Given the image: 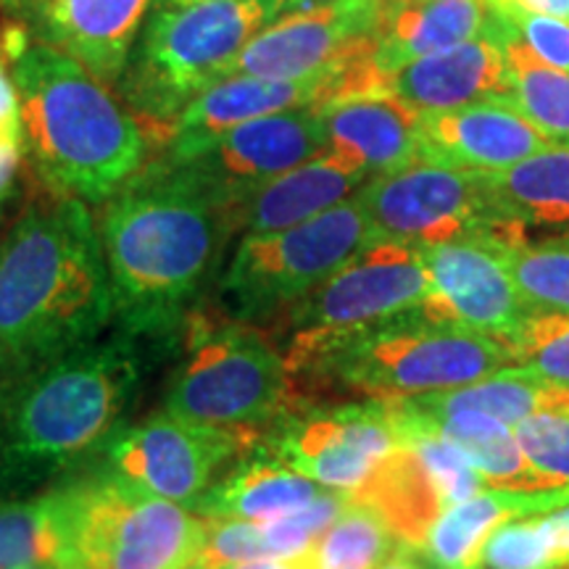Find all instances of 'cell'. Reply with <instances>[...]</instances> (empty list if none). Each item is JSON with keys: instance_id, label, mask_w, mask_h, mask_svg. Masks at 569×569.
I'll use <instances>...</instances> for the list:
<instances>
[{"instance_id": "1", "label": "cell", "mask_w": 569, "mask_h": 569, "mask_svg": "<svg viewBox=\"0 0 569 569\" xmlns=\"http://www.w3.org/2000/svg\"><path fill=\"white\" fill-rule=\"evenodd\" d=\"M113 298L88 203L48 193L0 240V377L101 338Z\"/></svg>"}, {"instance_id": "2", "label": "cell", "mask_w": 569, "mask_h": 569, "mask_svg": "<svg viewBox=\"0 0 569 569\" xmlns=\"http://www.w3.org/2000/svg\"><path fill=\"white\" fill-rule=\"evenodd\" d=\"M98 232L124 336L163 338L203 288L230 222L201 182L159 163L106 201Z\"/></svg>"}, {"instance_id": "3", "label": "cell", "mask_w": 569, "mask_h": 569, "mask_svg": "<svg viewBox=\"0 0 569 569\" xmlns=\"http://www.w3.org/2000/svg\"><path fill=\"white\" fill-rule=\"evenodd\" d=\"M24 159L48 193L106 203L142 172L146 134L101 80L46 42L11 61Z\"/></svg>"}, {"instance_id": "4", "label": "cell", "mask_w": 569, "mask_h": 569, "mask_svg": "<svg viewBox=\"0 0 569 569\" xmlns=\"http://www.w3.org/2000/svg\"><path fill=\"white\" fill-rule=\"evenodd\" d=\"M140 386L134 338L117 336L0 377V482L42 480L119 432Z\"/></svg>"}, {"instance_id": "5", "label": "cell", "mask_w": 569, "mask_h": 569, "mask_svg": "<svg viewBox=\"0 0 569 569\" xmlns=\"http://www.w3.org/2000/svg\"><path fill=\"white\" fill-rule=\"evenodd\" d=\"M284 365L290 377L309 375L365 401H403L478 382L511 359L501 340L411 309L322 340Z\"/></svg>"}, {"instance_id": "6", "label": "cell", "mask_w": 569, "mask_h": 569, "mask_svg": "<svg viewBox=\"0 0 569 569\" xmlns=\"http://www.w3.org/2000/svg\"><path fill=\"white\" fill-rule=\"evenodd\" d=\"M277 0H196L153 3L117 88L132 113L167 134L184 106L213 82L267 24Z\"/></svg>"}, {"instance_id": "7", "label": "cell", "mask_w": 569, "mask_h": 569, "mask_svg": "<svg viewBox=\"0 0 569 569\" xmlns=\"http://www.w3.org/2000/svg\"><path fill=\"white\" fill-rule=\"evenodd\" d=\"M372 240L356 196L288 230L243 234L219 282V298L232 322H267L330 280Z\"/></svg>"}, {"instance_id": "8", "label": "cell", "mask_w": 569, "mask_h": 569, "mask_svg": "<svg viewBox=\"0 0 569 569\" xmlns=\"http://www.w3.org/2000/svg\"><path fill=\"white\" fill-rule=\"evenodd\" d=\"M290 396V372L251 325H198L169 382L163 411L184 422L251 432L274 422Z\"/></svg>"}, {"instance_id": "9", "label": "cell", "mask_w": 569, "mask_h": 569, "mask_svg": "<svg viewBox=\"0 0 569 569\" xmlns=\"http://www.w3.org/2000/svg\"><path fill=\"white\" fill-rule=\"evenodd\" d=\"M206 519L109 478L71 486L69 543L59 569H188Z\"/></svg>"}, {"instance_id": "10", "label": "cell", "mask_w": 569, "mask_h": 569, "mask_svg": "<svg viewBox=\"0 0 569 569\" xmlns=\"http://www.w3.org/2000/svg\"><path fill=\"white\" fill-rule=\"evenodd\" d=\"M356 201L365 209L377 240L407 246L525 240V232L490 209L478 174L427 159L372 177L361 184Z\"/></svg>"}, {"instance_id": "11", "label": "cell", "mask_w": 569, "mask_h": 569, "mask_svg": "<svg viewBox=\"0 0 569 569\" xmlns=\"http://www.w3.org/2000/svg\"><path fill=\"white\" fill-rule=\"evenodd\" d=\"M430 290L417 246L372 240L330 280L284 311L288 356L380 319L419 309Z\"/></svg>"}, {"instance_id": "12", "label": "cell", "mask_w": 569, "mask_h": 569, "mask_svg": "<svg viewBox=\"0 0 569 569\" xmlns=\"http://www.w3.org/2000/svg\"><path fill=\"white\" fill-rule=\"evenodd\" d=\"M248 440L251 432L184 422L159 411L109 440L106 475L190 509Z\"/></svg>"}, {"instance_id": "13", "label": "cell", "mask_w": 569, "mask_h": 569, "mask_svg": "<svg viewBox=\"0 0 569 569\" xmlns=\"http://www.w3.org/2000/svg\"><path fill=\"white\" fill-rule=\"evenodd\" d=\"M398 448L388 401H359L280 415L264 451L327 490L356 493Z\"/></svg>"}, {"instance_id": "14", "label": "cell", "mask_w": 569, "mask_h": 569, "mask_svg": "<svg viewBox=\"0 0 569 569\" xmlns=\"http://www.w3.org/2000/svg\"><path fill=\"white\" fill-rule=\"evenodd\" d=\"M393 0H332L280 13L243 48L227 77L303 80L372 59Z\"/></svg>"}, {"instance_id": "15", "label": "cell", "mask_w": 569, "mask_h": 569, "mask_svg": "<svg viewBox=\"0 0 569 569\" xmlns=\"http://www.w3.org/2000/svg\"><path fill=\"white\" fill-rule=\"evenodd\" d=\"M382 77L372 67V59L303 80H264V77L234 74L213 82L201 96L184 106L169 130V156L163 163H182L201 153L219 134L234 127L253 122L303 106H325L348 92L380 88Z\"/></svg>"}, {"instance_id": "16", "label": "cell", "mask_w": 569, "mask_h": 569, "mask_svg": "<svg viewBox=\"0 0 569 569\" xmlns=\"http://www.w3.org/2000/svg\"><path fill=\"white\" fill-rule=\"evenodd\" d=\"M327 151L322 106H303L253 119L219 134L182 169L224 206Z\"/></svg>"}, {"instance_id": "17", "label": "cell", "mask_w": 569, "mask_h": 569, "mask_svg": "<svg viewBox=\"0 0 569 569\" xmlns=\"http://www.w3.org/2000/svg\"><path fill=\"white\" fill-rule=\"evenodd\" d=\"M417 248L430 277V290L419 306L425 317L503 340L528 311L501 253L496 251V240H457Z\"/></svg>"}, {"instance_id": "18", "label": "cell", "mask_w": 569, "mask_h": 569, "mask_svg": "<svg viewBox=\"0 0 569 569\" xmlns=\"http://www.w3.org/2000/svg\"><path fill=\"white\" fill-rule=\"evenodd\" d=\"M156 0H19L34 40L67 53L106 88L130 61Z\"/></svg>"}, {"instance_id": "19", "label": "cell", "mask_w": 569, "mask_h": 569, "mask_svg": "<svg viewBox=\"0 0 569 569\" xmlns=\"http://www.w3.org/2000/svg\"><path fill=\"white\" fill-rule=\"evenodd\" d=\"M422 159L472 174H493L530 159L551 142L507 98H482L419 119Z\"/></svg>"}, {"instance_id": "20", "label": "cell", "mask_w": 569, "mask_h": 569, "mask_svg": "<svg viewBox=\"0 0 569 569\" xmlns=\"http://www.w3.org/2000/svg\"><path fill=\"white\" fill-rule=\"evenodd\" d=\"M422 113L388 90L348 92L322 106L327 151L346 156L372 177L398 172L422 159Z\"/></svg>"}, {"instance_id": "21", "label": "cell", "mask_w": 569, "mask_h": 569, "mask_svg": "<svg viewBox=\"0 0 569 569\" xmlns=\"http://www.w3.org/2000/svg\"><path fill=\"white\" fill-rule=\"evenodd\" d=\"M367 180L359 163L325 151L227 203V222L243 234L288 230L353 198Z\"/></svg>"}, {"instance_id": "22", "label": "cell", "mask_w": 569, "mask_h": 569, "mask_svg": "<svg viewBox=\"0 0 569 569\" xmlns=\"http://www.w3.org/2000/svg\"><path fill=\"white\" fill-rule=\"evenodd\" d=\"M382 90L419 113L459 109L509 92V63L496 32L448 51L409 61L382 74Z\"/></svg>"}, {"instance_id": "23", "label": "cell", "mask_w": 569, "mask_h": 569, "mask_svg": "<svg viewBox=\"0 0 569 569\" xmlns=\"http://www.w3.org/2000/svg\"><path fill=\"white\" fill-rule=\"evenodd\" d=\"M393 411L398 443L415 436H432L453 446L480 472L488 488L501 490H557L517 443L515 427L478 411L427 417L415 415L403 403L388 401Z\"/></svg>"}, {"instance_id": "24", "label": "cell", "mask_w": 569, "mask_h": 569, "mask_svg": "<svg viewBox=\"0 0 569 569\" xmlns=\"http://www.w3.org/2000/svg\"><path fill=\"white\" fill-rule=\"evenodd\" d=\"M569 507V488L557 490H501L486 488L457 507L446 509L422 543L417 546L432 569H482L488 538L501 525L522 517L549 515Z\"/></svg>"}, {"instance_id": "25", "label": "cell", "mask_w": 569, "mask_h": 569, "mask_svg": "<svg viewBox=\"0 0 569 569\" xmlns=\"http://www.w3.org/2000/svg\"><path fill=\"white\" fill-rule=\"evenodd\" d=\"M493 32L488 0H393L372 53L377 74Z\"/></svg>"}, {"instance_id": "26", "label": "cell", "mask_w": 569, "mask_h": 569, "mask_svg": "<svg viewBox=\"0 0 569 569\" xmlns=\"http://www.w3.org/2000/svg\"><path fill=\"white\" fill-rule=\"evenodd\" d=\"M325 490L264 451L222 475L190 511L203 519H243L264 525L306 507Z\"/></svg>"}, {"instance_id": "27", "label": "cell", "mask_w": 569, "mask_h": 569, "mask_svg": "<svg viewBox=\"0 0 569 569\" xmlns=\"http://www.w3.org/2000/svg\"><path fill=\"white\" fill-rule=\"evenodd\" d=\"M478 180L490 209L519 232H569V146H551Z\"/></svg>"}, {"instance_id": "28", "label": "cell", "mask_w": 569, "mask_h": 569, "mask_svg": "<svg viewBox=\"0 0 569 569\" xmlns=\"http://www.w3.org/2000/svg\"><path fill=\"white\" fill-rule=\"evenodd\" d=\"M398 403H403L415 415L427 417L478 411V415L517 427L530 417L569 411V388L553 386L522 367H503L469 386L403 398Z\"/></svg>"}, {"instance_id": "29", "label": "cell", "mask_w": 569, "mask_h": 569, "mask_svg": "<svg viewBox=\"0 0 569 569\" xmlns=\"http://www.w3.org/2000/svg\"><path fill=\"white\" fill-rule=\"evenodd\" d=\"M348 496L380 511L393 536L409 546L422 543L432 522L448 509L430 469L407 443H398L367 486Z\"/></svg>"}, {"instance_id": "30", "label": "cell", "mask_w": 569, "mask_h": 569, "mask_svg": "<svg viewBox=\"0 0 569 569\" xmlns=\"http://www.w3.org/2000/svg\"><path fill=\"white\" fill-rule=\"evenodd\" d=\"M71 486L0 507V569L61 567L69 543Z\"/></svg>"}, {"instance_id": "31", "label": "cell", "mask_w": 569, "mask_h": 569, "mask_svg": "<svg viewBox=\"0 0 569 569\" xmlns=\"http://www.w3.org/2000/svg\"><path fill=\"white\" fill-rule=\"evenodd\" d=\"M496 17V13H493ZM509 63V92L503 98L522 113L551 146H569V71L546 67L525 51L511 34L498 24Z\"/></svg>"}, {"instance_id": "32", "label": "cell", "mask_w": 569, "mask_h": 569, "mask_svg": "<svg viewBox=\"0 0 569 569\" xmlns=\"http://www.w3.org/2000/svg\"><path fill=\"white\" fill-rule=\"evenodd\" d=\"M398 543L401 540L393 536L380 511L348 498L336 522L293 561L298 569H380Z\"/></svg>"}, {"instance_id": "33", "label": "cell", "mask_w": 569, "mask_h": 569, "mask_svg": "<svg viewBox=\"0 0 569 569\" xmlns=\"http://www.w3.org/2000/svg\"><path fill=\"white\" fill-rule=\"evenodd\" d=\"M528 309L569 315V232L543 240L496 243Z\"/></svg>"}, {"instance_id": "34", "label": "cell", "mask_w": 569, "mask_h": 569, "mask_svg": "<svg viewBox=\"0 0 569 569\" xmlns=\"http://www.w3.org/2000/svg\"><path fill=\"white\" fill-rule=\"evenodd\" d=\"M501 343L515 367L569 388V315L528 309Z\"/></svg>"}, {"instance_id": "35", "label": "cell", "mask_w": 569, "mask_h": 569, "mask_svg": "<svg viewBox=\"0 0 569 569\" xmlns=\"http://www.w3.org/2000/svg\"><path fill=\"white\" fill-rule=\"evenodd\" d=\"M482 569H567L546 515L501 525L488 538Z\"/></svg>"}, {"instance_id": "36", "label": "cell", "mask_w": 569, "mask_h": 569, "mask_svg": "<svg viewBox=\"0 0 569 569\" xmlns=\"http://www.w3.org/2000/svg\"><path fill=\"white\" fill-rule=\"evenodd\" d=\"M348 498L351 496L343 490H325L306 507L261 525L269 559H296L303 551H309L317 543V538L340 517Z\"/></svg>"}, {"instance_id": "37", "label": "cell", "mask_w": 569, "mask_h": 569, "mask_svg": "<svg viewBox=\"0 0 569 569\" xmlns=\"http://www.w3.org/2000/svg\"><path fill=\"white\" fill-rule=\"evenodd\" d=\"M515 436L530 465L553 488H569V411L525 419L515 427Z\"/></svg>"}, {"instance_id": "38", "label": "cell", "mask_w": 569, "mask_h": 569, "mask_svg": "<svg viewBox=\"0 0 569 569\" xmlns=\"http://www.w3.org/2000/svg\"><path fill=\"white\" fill-rule=\"evenodd\" d=\"M269 559L264 532L259 522L243 519H206V538L196 567L234 569L251 561Z\"/></svg>"}, {"instance_id": "39", "label": "cell", "mask_w": 569, "mask_h": 569, "mask_svg": "<svg viewBox=\"0 0 569 569\" xmlns=\"http://www.w3.org/2000/svg\"><path fill=\"white\" fill-rule=\"evenodd\" d=\"M498 24L546 67L569 71V21L528 11L493 9Z\"/></svg>"}, {"instance_id": "40", "label": "cell", "mask_w": 569, "mask_h": 569, "mask_svg": "<svg viewBox=\"0 0 569 569\" xmlns=\"http://www.w3.org/2000/svg\"><path fill=\"white\" fill-rule=\"evenodd\" d=\"M21 163H24V140H21L17 88H13L9 61L0 48V213L9 209L17 193Z\"/></svg>"}, {"instance_id": "41", "label": "cell", "mask_w": 569, "mask_h": 569, "mask_svg": "<svg viewBox=\"0 0 569 569\" xmlns=\"http://www.w3.org/2000/svg\"><path fill=\"white\" fill-rule=\"evenodd\" d=\"M488 6L501 11H528L569 21V0H488Z\"/></svg>"}, {"instance_id": "42", "label": "cell", "mask_w": 569, "mask_h": 569, "mask_svg": "<svg viewBox=\"0 0 569 569\" xmlns=\"http://www.w3.org/2000/svg\"><path fill=\"white\" fill-rule=\"evenodd\" d=\"M380 569H432V565L422 557V551L417 546L398 543L393 553L382 561Z\"/></svg>"}, {"instance_id": "43", "label": "cell", "mask_w": 569, "mask_h": 569, "mask_svg": "<svg viewBox=\"0 0 569 569\" xmlns=\"http://www.w3.org/2000/svg\"><path fill=\"white\" fill-rule=\"evenodd\" d=\"M546 519H549L553 536H557V543H559V549H561V557H565L567 569H569V507H561L557 511H549V515H546Z\"/></svg>"}, {"instance_id": "44", "label": "cell", "mask_w": 569, "mask_h": 569, "mask_svg": "<svg viewBox=\"0 0 569 569\" xmlns=\"http://www.w3.org/2000/svg\"><path fill=\"white\" fill-rule=\"evenodd\" d=\"M325 3H332V0H277V6H280V13L315 9V6H325Z\"/></svg>"}, {"instance_id": "45", "label": "cell", "mask_w": 569, "mask_h": 569, "mask_svg": "<svg viewBox=\"0 0 569 569\" xmlns=\"http://www.w3.org/2000/svg\"><path fill=\"white\" fill-rule=\"evenodd\" d=\"M234 569H298L293 559H264V561H251V565H240Z\"/></svg>"}, {"instance_id": "46", "label": "cell", "mask_w": 569, "mask_h": 569, "mask_svg": "<svg viewBox=\"0 0 569 569\" xmlns=\"http://www.w3.org/2000/svg\"><path fill=\"white\" fill-rule=\"evenodd\" d=\"M156 3H196V0H156Z\"/></svg>"}, {"instance_id": "47", "label": "cell", "mask_w": 569, "mask_h": 569, "mask_svg": "<svg viewBox=\"0 0 569 569\" xmlns=\"http://www.w3.org/2000/svg\"><path fill=\"white\" fill-rule=\"evenodd\" d=\"M19 0H0V6H17Z\"/></svg>"}, {"instance_id": "48", "label": "cell", "mask_w": 569, "mask_h": 569, "mask_svg": "<svg viewBox=\"0 0 569 569\" xmlns=\"http://www.w3.org/2000/svg\"><path fill=\"white\" fill-rule=\"evenodd\" d=\"M30 569H56V567H30Z\"/></svg>"}, {"instance_id": "49", "label": "cell", "mask_w": 569, "mask_h": 569, "mask_svg": "<svg viewBox=\"0 0 569 569\" xmlns=\"http://www.w3.org/2000/svg\"><path fill=\"white\" fill-rule=\"evenodd\" d=\"M188 569H201V567H196V565H193V567H188Z\"/></svg>"}]
</instances>
